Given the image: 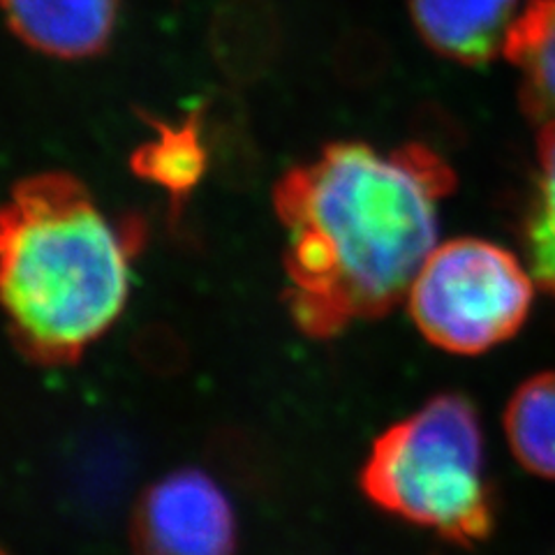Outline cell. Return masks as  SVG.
Instances as JSON below:
<instances>
[{
	"instance_id": "6da1fadb",
	"label": "cell",
	"mask_w": 555,
	"mask_h": 555,
	"mask_svg": "<svg viewBox=\"0 0 555 555\" xmlns=\"http://www.w3.org/2000/svg\"><path fill=\"white\" fill-rule=\"evenodd\" d=\"M454 173L436 151L334 142L273 190L285 246V301L304 334L328 338L385 315L438 241Z\"/></svg>"
},
{
	"instance_id": "7a4b0ae2",
	"label": "cell",
	"mask_w": 555,
	"mask_h": 555,
	"mask_svg": "<svg viewBox=\"0 0 555 555\" xmlns=\"http://www.w3.org/2000/svg\"><path fill=\"white\" fill-rule=\"evenodd\" d=\"M137 218L114 220L69 171L22 179L0 204V310L28 359L69 366L114 326L144 243Z\"/></svg>"
},
{
	"instance_id": "3957f363",
	"label": "cell",
	"mask_w": 555,
	"mask_h": 555,
	"mask_svg": "<svg viewBox=\"0 0 555 555\" xmlns=\"http://www.w3.org/2000/svg\"><path fill=\"white\" fill-rule=\"evenodd\" d=\"M361 489L377 507L444 540H486L495 512L475 408L447 393L387 428L363 465Z\"/></svg>"
},
{
	"instance_id": "277c9868",
	"label": "cell",
	"mask_w": 555,
	"mask_h": 555,
	"mask_svg": "<svg viewBox=\"0 0 555 555\" xmlns=\"http://www.w3.org/2000/svg\"><path fill=\"white\" fill-rule=\"evenodd\" d=\"M414 324L440 350L479 354L526 322L532 281L518 259L489 241L436 246L410 287Z\"/></svg>"
},
{
	"instance_id": "5b68a950",
	"label": "cell",
	"mask_w": 555,
	"mask_h": 555,
	"mask_svg": "<svg viewBox=\"0 0 555 555\" xmlns=\"http://www.w3.org/2000/svg\"><path fill=\"white\" fill-rule=\"evenodd\" d=\"M134 540L149 555H234V509L206 473H171L139 500Z\"/></svg>"
},
{
	"instance_id": "8992f818",
	"label": "cell",
	"mask_w": 555,
	"mask_h": 555,
	"mask_svg": "<svg viewBox=\"0 0 555 555\" xmlns=\"http://www.w3.org/2000/svg\"><path fill=\"white\" fill-rule=\"evenodd\" d=\"M120 0H0L16 40L49 59L83 61L107 51Z\"/></svg>"
},
{
	"instance_id": "52a82bcc",
	"label": "cell",
	"mask_w": 555,
	"mask_h": 555,
	"mask_svg": "<svg viewBox=\"0 0 555 555\" xmlns=\"http://www.w3.org/2000/svg\"><path fill=\"white\" fill-rule=\"evenodd\" d=\"M424 42L440 56L481 65L505 54L520 0H410Z\"/></svg>"
},
{
	"instance_id": "ba28073f",
	"label": "cell",
	"mask_w": 555,
	"mask_h": 555,
	"mask_svg": "<svg viewBox=\"0 0 555 555\" xmlns=\"http://www.w3.org/2000/svg\"><path fill=\"white\" fill-rule=\"evenodd\" d=\"M283 24L271 0H224L208 26V51L232 86L264 79L278 63Z\"/></svg>"
},
{
	"instance_id": "9c48e42d",
	"label": "cell",
	"mask_w": 555,
	"mask_h": 555,
	"mask_svg": "<svg viewBox=\"0 0 555 555\" xmlns=\"http://www.w3.org/2000/svg\"><path fill=\"white\" fill-rule=\"evenodd\" d=\"M144 118L153 128V139L132 153L130 169L134 177L160 188L169 197L173 216H181L206 171L211 169V153L206 146L197 109L183 116L179 124L153 116Z\"/></svg>"
},
{
	"instance_id": "30bf717a",
	"label": "cell",
	"mask_w": 555,
	"mask_h": 555,
	"mask_svg": "<svg viewBox=\"0 0 555 555\" xmlns=\"http://www.w3.org/2000/svg\"><path fill=\"white\" fill-rule=\"evenodd\" d=\"M505 56L520 73V100L542 126L555 124V0H530L516 20Z\"/></svg>"
},
{
	"instance_id": "8fae6325",
	"label": "cell",
	"mask_w": 555,
	"mask_h": 555,
	"mask_svg": "<svg viewBox=\"0 0 555 555\" xmlns=\"http://www.w3.org/2000/svg\"><path fill=\"white\" fill-rule=\"evenodd\" d=\"M505 430L526 470L555 479V371L534 375L518 387L505 412Z\"/></svg>"
},
{
	"instance_id": "7c38bea8",
	"label": "cell",
	"mask_w": 555,
	"mask_h": 555,
	"mask_svg": "<svg viewBox=\"0 0 555 555\" xmlns=\"http://www.w3.org/2000/svg\"><path fill=\"white\" fill-rule=\"evenodd\" d=\"M197 116L218 179L236 188L250 185L259 173V151L241 98L234 91H218L199 102Z\"/></svg>"
},
{
	"instance_id": "4fadbf2b",
	"label": "cell",
	"mask_w": 555,
	"mask_h": 555,
	"mask_svg": "<svg viewBox=\"0 0 555 555\" xmlns=\"http://www.w3.org/2000/svg\"><path fill=\"white\" fill-rule=\"evenodd\" d=\"M528 255L537 283L555 294V124L542 126L540 181L528 220Z\"/></svg>"
},
{
	"instance_id": "5bb4252c",
	"label": "cell",
	"mask_w": 555,
	"mask_h": 555,
	"mask_svg": "<svg viewBox=\"0 0 555 555\" xmlns=\"http://www.w3.org/2000/svg\"><path fill=\"white\" fill-rule=\"evenodd\" d=\"M0 555H5V553H3V551H0Z\"/></svg>"
}]
</instances>
